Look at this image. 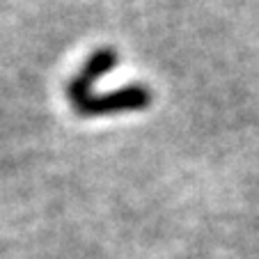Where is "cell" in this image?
<instances>
[{"mask_svg": "<svg viewBox=\"0 0 259 259\" xmlns=\"http://www.w3.org/2000/svg\"><path fill=\"white\" fill-rule=\"evenodd\" d=\"M152 103V92L147 85L131 83L122 90L108 94H92L85 101L76 103L73 110L80 117H106V115L117 113H133V110H145Z\"/></svg>", "mask_w": 259, "mask_h": 259, "instance_id": "cell-1", "label": "cell"}, {"mask_svg": "<svg viewBox=\"0 0 259 259\" xmlns=\"http://www.w3.org/2000/svg\"><path fill=\"white\" fill-rule=\"evenodd\" d=\"M117 60H119L117 58V51L110 49V46L94 51V53L88 58V62L83 64V69H80V71L76 73L71 80H69V85H67L69 101L76 106V103L85 101L88 97H92L94 83L113 71L115 64H117Z\"/></svg>", "mask_w": 259, "mask_h": 259, "instance_id": "cell-2", "label": "cell"}]
</instances>
